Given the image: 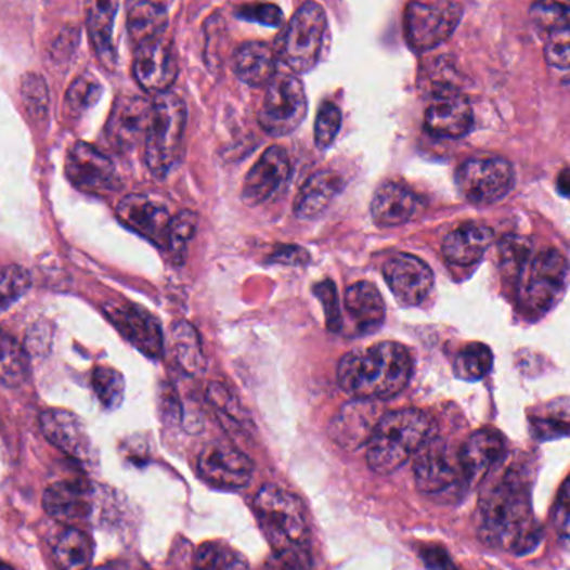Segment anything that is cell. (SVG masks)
Returning a JSON list of instances; mask_svg holds the SVG:
<instances>
[{
    "label": "cell",
    "mask_w": 570,
    "mask_h": 570,
    "mask_svg": "<svg viewBox=\"0 0 570 570\" xmlns=\"http://www.w3.org/2000/svg\"><path fill=\"white\" fill-rule=\"evenodd\" d=\"M480 537L492 547L523 556L542 539V529L532 513L529 483L519 471L510 470L480 501Z\"/></svg>",
    "instance_id": "cell-1"
},
{
    "label": "cell",
    "mask_w": 570,
    "mask_h": 570,
    "mask_svg": "<svg viewBox=\"0 0 570 570\" xmlns=\"http://www.w3.org/2000/svg\"><path fill=\"white\" fill-rule=\"evenodd\" d=\"M414 372L412 355L396 341L350 351L338 365V384L355 400L380 402L405 390Z\"/></svg>",
    "instance_id": "cell-2"
},
{
    "label": "cell",
    "mask_w": 570,
    "mask_h": 570,
    "mask_svg": "<svg viewBox=\"0 0 570 570\" xmlns=\"http://www.w3.org/2000/svg\"><path fill=\"white\" fill-rule=\"evenodd\" d=\"M252 510L280 570H310V530L301 502L280 487L264 485L252 501Z\"/></svg>",
    "instance_id": "cell-3"
},
{
    "label": "cell",
    "mask_w": 570,
    "mask_h": 570,
    "mask_svg": "<svg viewBox=\"0 0 570 570\" xmlns=\"http://www.w3.org/2000/svg\"><path fill=\"white\" fill-rule=\"evenodd\" d=\"M436 420L424 410L403 409L385 414L366 443V461L378 476H390L433 442Z\"/></svg>",
    "instance_id": "cell-4"
},
{
    "label": "cell",
    "mask_w": 570,
    "mask_h": 570,
    "mask_svg": "<svg viewBox=\"0 0 570 570\" xmlns=\"http://www.w3.org/2000/svg\"><path fill=\"white\" fill-rule=\"evenodd\" d=\"M186 121V104L180 95L168 91L154 98L144 157L147 168L157 178H165L180 161Z\"/></svg>",
    "instance_id": "cell-5"
},
{
    "label": "cell",
    "mask_w": 570,
    "mask_h": 570,
    "mask_svg": "<svg viewBox=\"0 0 570 570\" xmlns=\"http://www.w3.org/2000/svg\"><path fill=\"white\" fill-rule=\"evenodd\" d=\"M567 260L557 249H545L519 271V301L532 313H545L562 297Z\"/></svg>",
    "instance_id": "cell-6"
},
{
    "label": "cell",
    "mask_w": 570,
    "mask_h": 570,
    "mask_svg": "<svg viewBox=\"0 0 570 570\" xmlns=\"http://www.w3.org/2000/svg\"><path fill=\"white\" fill-rule=\"evenodd\" d=\"M455 184L470 205L490 206L513 191L516 172L504 157H470L455 172Z\"/></svg>",
    "instance_id": "cell-7"
},
{
    "label": "cell",
    "mask_w": 570,
    "mask_h": 570,
    "mask_svg": "<svg viewBox=\"0 0 570 570\" xmlns=\"http://www.w3.org/2000/svg\"><path fill=\"white\" fill-rule=\"evenodd\" d=\"M328 18L316 2H307L293 15L282 46L283 63L297 74L310 73L319 63Z\"/></svg>",
    "instance_id": "cell-8"
},
{
    "label": "cell",
    "mask_w": 570,
    "mask_h": 570,
    "mask_svg": "<svg viewBox=\"0 0 570 570\" xmlns=\"http://www.w3.org/2000/svg\"><path fill=\"white\" fill-rule=\"evenodd\" d=\"M464 5L449 0L412 2L405 12V36L410 48L430 51L449 39L461 24Z\"/></svg>",
    "instance_id": "cell-9"
},
{
    "label": "cell",
    "mask_w": 570,
    "mask_h": 570,
    "mask_svg": "<svg viewBox=\"0 0 570 570\" xmlns=\"http://www.w3.org/2000/svg\"><path fill=\"white\" fill-rule=\"evenodd\" d=\"M308 114V100L303 85L297 76H274L268 85L260 125L270 135L292 134L300 128Z\"/></svg>",
    "instance_id": "cell-10"
},
{
    "label": "cell",
    "mask_w": 570,
    "mask_h": 570,
    "mask_svg": "<svg viewBox=\"0 0 570 570\" xmlns=\"http://www.w3.org/2000/svg\"><path fill=\"white\" fill-rule=\"evenodd\" d=\"M104 313L122 337L144 357L159 360L165 355L161 326L150 311L129 301H109L104 305Z\"/></svg>",
    "instance_id": "cell-11"
},
{
    "label": "cell",
    "mask_w": 570,
    "mask_h": 570,
    "mask_svg": "<svg viewBox=\"0 0 570 570\" xmlns=\"http://www.w3.org/2000/svg\"><path fill=\"white\" fill-rule=\"evenodd\" d=\"M474 111L467 95L454 85H439L425 111V128L437 138L458 140L470 132Z\"/></svg>",
    "instance_id": "cell-12"
},
{
    "label": "cell",
    "mask_w": 570,
    "mask_h": 570,
    "mask_svg": "<svg viewBox=\"0 0 570 570\" xmlns=\"http://www.w3.org/2000/svg\"><path fill=\"white\" fill-rule=\"evenodd\" d=\"M66 172L70 183L86 193H116L122 186L121 178L109 157L85 141L70 147Z\"/></svg>",
    "instance_id": "cell-13"
},
{
    "label": "cell",
    "mask_w": 570,
    "mask_h": 570,
    "mask_svg": "<svg viewBox=\"0 0 570 570\" xmlns=\"http://www.w3.org/2000/svg\"><path fill=\"white\" fill-rule=\"evenodd\" d=\"M199 476L218 489L236 490L248 485L255 464L242 450L228 443H209L198 457Z\"/></svg>",
    "instance_id": "cell-14"
},
{
    "label": "cell",
    "mask_w": 570,
    "mask_h": 570,
    "mask_svg": "<svg viewBox=\"0 0 570 570\" xmlns=\"http://www.w3.org/2000/svg\"><path fill=\"white\" fill-rule=\"evenodd\" d=\"M384 276L388 288L406 307L424 303L436 285L431 268L420 258L406 252H400L385 263Z\"/></svg>",
    "instance_id": "cell-15"
},
{
    "label": "cell",
    "mask_w": 570,
    "mask_h": 570,
    "mask_svg": "<svg viewBox=\"0 0 570 570\" xmlns=\"http://www.w3.org/2000/svg\"><path fill=\"white\" fill-rule=\"evenodd\" d=\"M292 172L288 153L282 146H270L260 161L249 169L243 183L242 198L245 205L260 206L278 193Z\"/></svg>",
    "instance_id": "cell-16"
},
{
    "label": "cell",
    "mask_w": 570,
    "mask_h": 570,
    "mask_svg": "<svg viewBox=\"0 0 570 570\" xmlns=\"http://www.w3.org/2000/svg\"><path fill=\"white\" fill-rule=\"evenodd\" d=\"M384 415L377 402L353 400L341 406L340 412L329 422V439L345 450L362 449L372 439L373 431Z\"/></svg>",
    "instance_id": "cell-17"
},
{
    "label": "cell",
    "mask_w": 570,
    "mask_h": 570,
    "mask_svg": "<svg viewBox=\"0 0 570 570\" xmlns=\"http://www.w3.org/2000/svg\"><path fill=\"white\" fill-rule=\"evenodd\" d=\"M505 440L494 428H482L471 433L461 452L458 467L468 485H479L494 470L498 462L504 461Z\"/></svg>",
    "instance_id": "cell-18"
},
{
    "label": "cell",
    "mask_w": 570,
    "mask_h": 570,
    "mask_svg": "<svg viewBox=\"0 0 570 570\" xmlns=\"http://www.w3.org/2000/svg\"><path fill=\"white\" fill-rule=\"evenodd\" d=\"M132 73L138 85L150 94L168 92L178 76V63L171 46L159 39L138 48Z\"/></svg>",
    "instance_id": "cell-19"
},
{
    "label": "cell",
    "mask_w": 570,
    "mask_h": 570,
    "mask_svg": "<svg viewBox=\"0 0 570 570\" xmlns=\"http://www.w3.org/2000/svg\"><path fill=\"white\" fill-rule=\"evenodd\" d=\"M116 212L119 221L129 230L156 245L166 246L171 216L165 206L144 194H128L117 205Z\"/></svg>",
    "instance_id": "cell-20"
},
{
    "label": "cell",
    "mask_w": 570,
    "mask_h": 570,
    "mask_svg": "<svg viewBox=\"0 0 570 570\" xmlns=\"http://www.w3.org/2000/svg\"><path fill=\"white\" fill-rule=\"evenodd\" d=\"M41 428L46 439L77 461H91L92 443L82 418L63 409H49L41 414Z\"/></svg>",
    "instance_id": "cell-21"
},
{
    "label": "cell",
    "mask_w": 570,
    "mask_h": 570,
    "mask_svg": "<svg viewBox=\"0 0 570 570\" xmlns=\"http://www.w3.org/2000/svg\"><path fill=\"white\" fill-rule=\"evenodd\" d=\"M94 492L86 480H61L46 489L42 505L46 513L64 523L74 526L88 519L92 513Z\"/></svg>",
    "instance_id": "cell-22"
},
{
    "label": "cell",
    "mask_w": 570,
    "mask_h": 570,
    "mask_svg": "<svg viewBox=\"0 0 570 570\" xmlns=\"http://www.w3.org/2000/svg\"><path fill=\"white\" fill-rule=\"evenodd\" d=\"M424 202L425 199L418 196L414 190H410L397 181H388V183L381 184L373 196L370 215H372L377 226H402L424 211Z\"/></svg>",
    "instance_id": "cell-23"
},
{
    "label": "cell",
    "mask_w": 570,
    "mask_h": 570,
    "mask_svg": "<svg viewBox=\"0 0 570 570\" xmlns=\"http://www.w3.org/2000/svg\"><path fill=\"white\" fill-rule=\"evenodd\" d=\"M151 106L153 101L143 95L119 98L107 119V140L117 150H131L141 140V135H146Z\"/></svg>",
    "instance_id": "cell-24"
},
{
    "label": "cell",
    "mask_w": 570,
    "mask_h": 570,
    "mask_svg": "<svg viewBox=\"0 0 570 570\" xmlns=\"http://www.w3.org/2000/svg\"><path fill=\"white\" fill-rule=\"evenodd\" d=\"M414 471L418 489L430 495L446 492L462 477L458 461H452L446 449L433 446L431 442L415 461Z\"/></svg>",
    "instance_id": "cell-25"
},
{
    "label": "cell",
    "mask_w": 570,
    "mask_h": 570,
    "mask_svg": "<svg viewBox=\"0 0 570 570\" xmlns=\"http://www.w3.org/2000/svg\"><path fill=\"white\" fill-rule=\"evenodd\" d=\"M494 239V230L485 224H462L446 234L442 246L443 257L455 267H470L482 260Z\"/></svg>",
    "instance_id": "cell-26"
},
{
    "label": "cell",
    "mask_w": 570,
    "mask_h": 570,
    "mask_svg": "<svg viewBox=\"0 0 570 570\" xmlns=\"http://www.w3.org/2000/svg\"><path fill=\"white\" fill-rule=\"evenodd\" d=\"M344 187L341 176L335 171H319L308 178L295 199V215L298 220H316L328 209Z\"/></svg>",
    "instance_id": "cell-27"
},
{
    "label": "cell",
    "mask_w": 570,
    "mask_h": 570,
    "mask_svg": "<svg viewBox=\"0 0 570 570\" xmlns=\"http://www.w3.org/2000/svg\"><path fill=\"white\" fill-rule=\"evenodd\" d=\"M233 70L245 85L263 88L276 76V54L264 42H246L234 52Z\"/></svg>",
    "instance_id": "cell-28"
},
{
    "label": "cell",
    "mask_w": 570,
    "mask_h": 570,
    "mask_svg": "<svg viewBox=\"0 0 570 570\" xmlns=\"http://www.w3.org/2000/svg\"><path fill=\"white\" fill-rule=\"evenodd\" d=\"M119 2L106 0V2H89L86 5L88 12V33L95 55L100 59L106 69L116 66V48H114V21H116Z\"/></svg>",
    "instance_id": "cell-29"
},
{
    "label": "cell",
    "mask_w": 570,
    "mask_h": 570,
    "mask_svg": "<svg viewBox=\"0 0 570 570\" xmlns=\"http://www.w3.org/2000/svg\"><path fill=\"white\" fill-rule=\"evenodd\" d=\"M345 307L359 333L375 332L384 323L385 301L372 283L360 282L350 286L345 293Z\"/></svg>",
    "instance_id": "cell-30"
},
{
    "label": "cell",
    "mask_w": 570,
    "mask_h": 570,
    "mask_svg": "<svg viewBox=\"0 0 570 570\" xmlns=\"http://www.w3.org/2000/svg\"><path fill=\"white\" fill-rule=\"evenodd\" d=\"M168 26V9L161 2H132L128 5V34L135 48L159 41Z\"/></svg>",
    "instance_id": "cell-31"
},
{
    "label": "cell",
    "mask_w": 570,
    "mask_h": 570,
    "mask_svg": "<svg viewBox=\"0 0 570 570\" xmlns=\"http://www.w3.org/2000/svg\"><path fill=\"white\" fill-rule=\"evenodd\" d=\"M94 559V544L86 532L66 529L54 545V560L59 570H89Z\"/></svg>",
    "instance_id": "cell-32"
},
{
    "label": "cell",
    "mask_w": 570,
    "mask_h": 570,
    "mask_svg": "<svg viewBox=\"0 0 570 570\" xmlns=\"http://www.w3.org/2000/svg\"><path fill=\"white\" fill-rule=\"evenodd\" d=\"M171 345L178 365L187 375H202L206 370V357L203 351L202 338L191 323L178 322L171 328Z\"/></svg>",
    "instance_id": "cell-33"
},
{
    "label": "cell",
    "mask_w": 570,
    "mask_h": 570,
    "mask_svg": "<svg viewBox=\"0 0 570 570\" xmlns=\"http://www.w3.org/2000/svg\"><path fill=\"white\" fill-rule=\"evenodd\" d=\"M29 375V355L26 348L8 333L0 332V385L15 388Z\"/></svg>",
    "instance_id": "cell-34"
},
{
    "label": "cell",
    "mask_w": 570,
    "mask_h": 570,
    "mask_svg": "<svg viewBox=\"0 0 570 570\" xmlns=\"http://www.w3.org/2000/svg\"><path fill=\"white\" fill-rule=\"evenodd\" d=\"M193 570H249V563L230 545L206 542L194 557Z\"/></svg>",
    "instance_id": "cell-35"
},
{
    "label": "cell",
    "mask_w": 570,
    "mask_h": 570,
    "mask_svg": "<svg viewBox=\"0 0 570 570\" xmlns=\"http://www.w3.org/2000/svg\"><path fill=\"white\" fill-rule=\"evenodd\" d=\"M494 366V353L487 345L470 344L462 348L454 363V372L461 380L479 381Z\"/></svg>",
    "instance_id": "cell-36"
},
{
    "label": "cell",
    "mask_w": 570,
    "mask_h": 570,
    "mask_svg": "<svg viewBox=\"0 0 570 570\" xmlns=\"http://www.w3.org/2000/svg\"><path fill=\"white\" fill-rule=\"evenodd\" d=\"M206 399L212 409L218 412L224 422H230L234 427H248L251 424L248 412L243 409L239 400L234 397L233 391L220 381H212L206 390Z\"/></svg>",
    "instance_id": "cell-37"
},
{
    "label": "cell",
    "mask_w": 570,
    "mask_h": 570,
    "mask_svg": "<svg viewBox=\"0 0 570 570\" xmlns=\"http://www.w3.org/2000/svg\"><path fill=\"white\" fill-rule=\"evenodd\" d=\"M196 230H198V216L193 211H181L180 215L171 218L166 248L171 252L174 263H183L186 258L187 243L194 238Z\"/></svg>",
    "instance_id": "cell-38"
},
{
    "label": "cell",
    "mask_w": 570,
    "mask_h": 570,
    "mask_svg": "<svg viewBox=\"0 0 570 570\" xmlns=\"http://www.w3.org/2000/svg\"><path fill=\"white\" fill-rule=\"evenodd\" d=\"M92 388L104 409L114 410L125 400V377L111 366H98L92 373Z\"/></svg>",
    "instance_id": "cell-39"
},
{
    "label": "cell",
    "mask_w": 570,
    "mask_h": 570,
    "mask_svg": "<svg viewBox=\"0 0 570 570\" xmlns=\"http://www.w3.org/2000/svg\"><path fill=\"white\" fill-rule=\"evenodd\" d=\"M21 95L27 113L36 121H44L49 113V89L44 77L39 74H26L21 82Z\"/></svg>",
    "instance_id": "cell-40"
},
{
    "label": "cell",
    "mask_w": 570,
    "mask_h": 570,
    "mask_svg": "<svg viewBox=\"0 0 570 570\" xmlns=\"http://www.w3.org/2000/svg\"><path fill=\"white\" fill-rule=\"evenodd\" d=\"M30 288V274L23 267L0 268V313L11 308Z\"/></svg>",
    "instance_id": "cell-41"
},
{
    "label": "cell",
    "mask_w": 570,
    "mask_h": 570,
    "mask_svg": "<svg viewBox=\"0 0 570 570\" xmlns=\"http://www.w3.org/2000/svg\"><path fill=\"white\" fill-rule=\"evenodd\" d=\"M104 89L98 79L91 76L77 77L67 89L66 103L73 113L81 114L100 103Z\"/></svg>",
    "instance_id": "cell-42"
},
{
    "label": "cell",
    "mask_w": 570,
    "mask_h": 570,
    "mask_svg": "<svg viewBox=\"0 0 570 570\" xmlns=\"http://www.w3.org/2000/svg\"><path fill=\"white\" fill-rule=\"evenodd\" d=\"M545 61L550 69L557 70V76H562V81L569 79L570 67V33L569 26L548 33V41L545 44Z\"/></svg>",
    "instance_id": "cell-43"
},
{
    "label": "cell",
    "mask_w": 570,
    "mask_h": 570,
    "mask_svg": "<svg viewBox=\"0 0 570 570\" xmlns=\"http://www.w3.org/2000/svg\"><path fill=\"white\" fill-rule=\"evenodd\" d=\"M341 128V113L335 104L323 103L314 122V144L326 150L337 140Z\"/></svg>",
    "instance_id": "cell-44"
},
{
    "label": "cell",
    "mask_w": 570,
    "mask_h": 570,
    "mask_svg": "<svg viewBox=\"0 0 570 570\" xmlns=\"http://www.w3.org/2000/svg\"><path fill=\"white\" fill-rule=\"evenodd\" d=\"M314 297L322 301L325 308L326 326L329 332L341 333L344 329V316H341L340 301H338L337 288L332 280H325L313 288Z\"/></svg>",
    "instance_id": "cell-45"
},
{
    "label": "cell",
    "mask_w": 570,
    "mask_h": 570,
    "mask_svg": "<svg viewBox=\"0 0 570 570\" xmlns=\"http://www.w3.org/2000/svg\"><path fill=\"white\" fill-rule=\"evenodd\" d=\"M530 17L541 29L553 33L560 27L569 26V5L556 4H534L530 8Z\"/></svg>",
    "instance_id": "cell-46"
},
{
    "label": "cell",
    "mask_w": 570,
    "mask_h": 570,
    "mask_svg": "<svg viewBox=\"0 0 570 570\" xmlns=\"http://www.w3.org/2000/svg\"><path fill=\"white\" fill-rule=\"evenodd\" d=\"M238 17L270 27H278L283 21L282 9L274 4L245 5L239 9Z\"/></svg>",
    "instance_id": "cell-47"
},
{
    "label": "cell",
    "mask_w": 570,
    "mask_h": 570,
    "mask_svg": "<svg viewBox=\"0 0 570 570\" xmlns=\"http://www.w3.org/2000/svg\"><path fill=\"white\" fill-rule=\"evenodd\" d=\"M532 433L539 440H553L566 437L569 431V422L567 417H539L530 420Z\"/></svg>",
    "instance_id": "cell-48"
},
{
    "label": "cell",
    "mask_w": 570,
    "mask_h": 570,
    "mask_svg": "<svg viewBox=\"0 0 570 570\" xmlns=\"http://www.w3.org/2000/svg\"><path fill=\"white\" fill-rule=\"evenodd\" d=\"M569 505H570V489L569 479L560 487L559 495H557L556 508H554L553 520L557 532L563 541L569 539Z\"/></svg>",
    "instance_id": "cell-49"
},
{
    "label": "cell",
    "mask_w": 570,
    "mask_h": 570,
    "mask_svg": "<svg viewBox=\"0 0 570 570\" xmlns=\"http://www.w3.org/2000/svg\"><path fill=\"white\" fill-rule=\"evenodd\" d=\"M422 560L428 570H455L449 554L439 545H428V547L422 548Z\"/></svg>",
    "instance_id": "cell-50"
},
{
    "label": "cell",
    "mask_w": 570,
    "mask_h": 570,
    "mask_svg": "<svg viewBox=\"0 0 570 570\" xmlns=\"http://www.w3.org/2000/svg\"><path fill=\"white\" fill-rule=\"evenodd\" d=\"M273 261L292 264V267H303L310 261V257L305 249L298 248V246H283L278 251L273 252Z\"/></svg>",
    "instance_id": "cell-51"
},
{
    "label": "cell",
    "mask_w": 570,
    "mask_h": 570,
    "mask_svg": "<svg viewBox=\"0 0 570 570\" xmlns=\"http://www.w3.org/2000/svg\"><path fill=\"white\" fill-rule=\"evenodd\" d=\"M176 396H178V393H174L172 387H169V385H163L161 396H159V400H161L163 417L172 418V420H178V418H180L181 406L180 402H178V397Z\"/></svg>",
    "instance_id": "cell-52"
},
{
    "label": "cell",
    "mask_w": 570,
    "mask_h": 570,
    "mask_svg": "<svg viewBox=\"0 0 570 570\" xmlns=\"http://www.w3.org/2000/svg\"><path fill=\"white\" fill-rule=\"evenodd\" d=\"M94 570H147L141 569L135 563L125 562V560H114V562L104 563V566L98 567Z\"/></svg>",
    "instance_id": "cell-53"
},
{
    "label": "cell",
    "mask_w": 570,
    "mask_h": 570,
    "mask_svg": "<svg viewBox=\"0 0 570 570\" xmlns=\"http://www.w3.org/2000/svg\"><path fill=\"white\" fill-rule=\"evenodd\" d=\"M567 187H569V174L563 171L559 180V190L562 191L563 196H567Z\"/></svg>",
    "instance_id": "cell-54"
}]
</instances>
